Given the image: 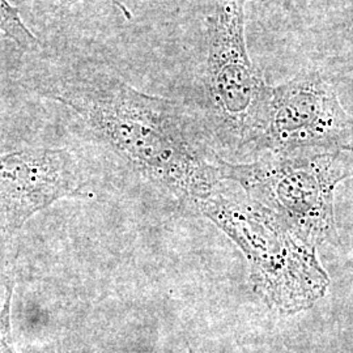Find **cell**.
<instances>
[{"instance_id": "1", "label": "cell", "mask_w": 353, "mask_h": 353, "mask_svg": "<svg viewBox=\"0 0 353 353\" xmlns=\"http://www.w3.org/2000/svg\"><path fill=\"white\" fill-rule=\"evenodd\" d=\"M48 96L140 176L191 208L224 185L220 156L204 144L176 102L147 94L89 64L58 68Z\"/></svg>"}, {"instance_id": "2", "label": "cell", "mask_w": 353, "mask_h": 353, "mask_svg": "<svg viewBox=\"0 0 353 353\" xmlns=\"http://www.w3.org/2000/svg\"><path fill=\"white\" fill-rule=\"evenodd\" d=\"M192 210L239 246L250 265L252 288L271 307L294 314L325 296L330 278L316 248L300 240L271 210L242 190L223 185Z\"/></svg>"}, {"instance_id": "3", "label": "cell", "mask_w": 353, "mask_h": 353, "mask_svg": "<svg viewBox=\"0 0 353 353\" xmlns=\"http://www.w3.org/2000/svg\"><path fill=\"white\" fill-rule=\"evenodd\" d=\"M224 181L271 210L305 243L316 248L335 232L334 192L353 176V152L270 154L249 163L217 160Z\"/></svg>"}, {"instance_id": "4", "label": "cell", "mask_w": 353, "mask_h": 353, "mask_svg": "<svg viewBox=\"0 0 353 353\" xmlns=\"http://www.w3.org/2000/svg\"><path fill=\"white\" fill-rule=\"evenodd\" d=\"M249 1L256 0H219L207 17L204 114L214 139L228 151L256 150L271 94L246 45Z\"/></svg>"}, {"instance_id": "5", "label": "cell", "mask_w": 353, "mask_h": 353, "mask_svg": "<svg viewBox=\"0 0 353 353\" xmlns=\"http://www.w3.org/2000/svg\"><path fill=\"white\" fill-rule=\"evenodd\" d=\"M255 151L280 156L353 152V118L325 76L303 71L271 87L265 130Z\"/></svg>"}, {"instance_id": "6", "label": "cell", "mask_w": 353, "mask_h": 353, "mask_svg": "<svg viewBox=\"0 0 353 353\" xmlns=\"http://www.w3.org/2000/svg\"><path fill=\"white\" fill-rule=\"evenodd\" d=\"M85 186L68 150L26 148L0 154V243L59 199L88 196Z\"/></svg>"}, {"instance_id": "7", "label": "cell", "mask_w": 353, "mask_h": 353, "mask_svg": "<svg viewBox=\"0 0 353 353\" xmlns=\"http://www.w3.org/2000/svg\"><path fill=\"white\" fill-rule=\"evenodd\" d=\"M0 32L26 50H33L39 45L37 37L23 23L19 11L8 0H0Z\"/></svg>"}, {"instance_id": "8", "label": "cell", "mask_w": 353, "mask_h": 353, "mask_svg": "<svg viewBox=\"0 0 353 353\" xmlns=\"http://www.w3.org/2000/svg\"><path fill=\"white\" fill-rule=\"evenodd\" d=\"M13 290V281H8L6 287V299L0 309V353H17L13 345L11 327Z\"/></svg>"}, {"instance_id": "9", "label": "cell", "mask_w": 353, "mask_h": 353, "mask_svg": "<svg viewBox=\"0 0 353 353\" xmlns=\"http://www.w3.org/2000/svg\"><path fill=\"white\" fill-rule=\"evenodd\" d=\"M79 1H81V0H57V4L59 7H71V6H74V4L79 3Z\"/></svg>"}]
</instances>
